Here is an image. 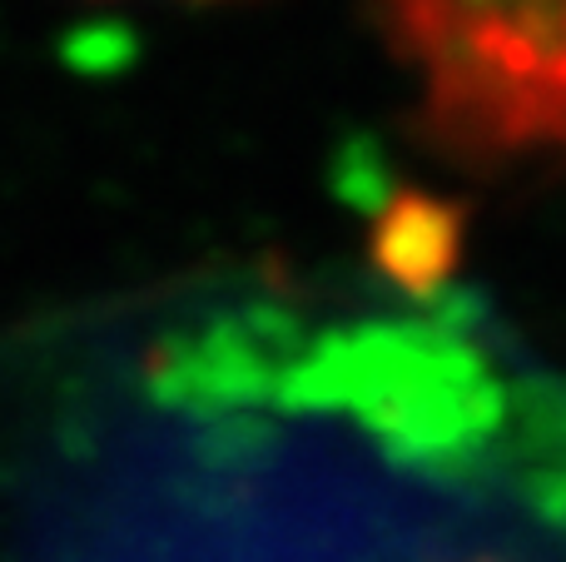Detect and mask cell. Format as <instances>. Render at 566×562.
<instances>
[{"instance_id":"6da1fadb","label":"cell","mask_w":566,"mask_h":562,"mask_svg":"<svg viewBox=\"0 0 566 562\" xmlns=\"http://www.w3.org/2000/svg\"><path fill=\"white\" fill-rule=\"evenodd\" d=\"M418 85V129L462 169H566V0H373Z\"/></svg>"}]
</instances>
